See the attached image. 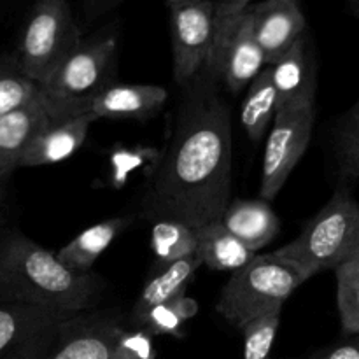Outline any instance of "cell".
Returning <instances> with one entry per match:
<instances>
[{"label":"cell","mask_w":359,"mask_h":359,"mask_svg":"<svg viewBox=\"0 0 359 359\" xmlns=\"http://www.w3.org/2000/svg\"><path fill=\"white\" fill-rule=\"evenodd\" d=\"M335 156L340 184L359 179V102L340 119L335 135Z\"/></svg>","instance_id":"d4e9b609"},{"label":"cell","mask_w":359,"mask_h":359,"mask_svg":"<svg viewBox=\"0 0 359 359\" xmlns=\"http://www.w3.org/2000/svg\"><path fill=\"white\" fill-rule=\"evenodd\" d=\"M167 97V90L154 84H109L95 98L91 114L97 119H147L161 111Z\"/></svg>","instance_id":"9a60e30c"},{"label":"cell","mask_w":359,"mask_h":359,"mask_svg":"<svg viewBox=\"0 0 359 359\" xmlns=\"http://www.w3.org/2000/svg\"><path fill=\"white\" fill-rule=\"evenodd\" d=\"M72 316L21 302H0V359H41Z\"/></svg>","instance_id":"9c48e42d"},{"label":"cell","mask_w":359,"mask_h":359,"mask_svg":"<svg viewBox=\"0 0 359 359\" xmlns=\"http://www.w3.org/2000/svg\"><path fill=\"white\" fill-rule=\"evenodd\" d=\"M83 42L67 0H37L18 46V69L42 84Z\"/></svg>","instance_id":"8992f818"},{"label":"cell","mask_w":359,"mask_h":359,"mask_svg":"<svg viewBox=\"0 0 359 359\" xmlns=\"http://www.w3.org/2000/svg\"><path fill=\"white\" fill-rule=\"evenodd\" d=\"M280 326V314L262 316L241 326L244 359H269Z\"/></svg>","instance_id":"4316f807"},{"label":"cell","mask_w":359,"mask_h":359,"mask_svg":"<svg viewBox=\"0 0 359 359\" xmlns=\"http://www.w3.org/2000/svg\"><path fill=\"white\" fill-rule=\"evenodd\" d=\"M337 304L346 335H359V286L337 284Z\"/></svg>","instance_id":"f1b7e54d"},{"label":"cell","mask_w":359,"mask_h":359,"mask_svg":"<svg viewBox=\"0 0 359 359\" xmlns=\"http://www.w3.org/2000/svg\"><path fill=\"white\" fill-rule=\"evenodd\" d=\"M198 233V258L202 265L212 270H231L237 272L242 266L258 256L249 245L238 237H235L221 219L210 221L203 226L196 228Z\"/></svg>","instance_id":"ac0fdd59"},{"label":"cell","mask_w":359,"mask_h":359,"mask_svg":"<svg viewBox=\"0 0 359 359\" xmlns=\"http://www.w3.org/2000/svg\"><path fill=\"white\" fill-rule=\"evenodd\" d=\"M102 280L95 273L70 270L21 233L0 241V302H21L76 316L97 304Z\"/></svg>","instance_id":"7a4b0ae2"},{"label":"cell","mask_w":359,"mask_h":359,"mask_svg":"<svg viewBox=\"0 0 359 359\" xmlns=\"http://www.w3.org/2000/svg\"><path fill=\"white\" fill-rule=\"evenodd\" d=\"M221 221L256 252L269 245L280 230V219L265 200H231Z\"/></svg>","instance_id":"e0dca14e"},{"label":"cell","mask_w":359,"mask_h":359,"mask_svg":"<svg viewBox=\"0 0 359 359\" xmlns=\"http://www.w3.org/2000/svg\"><path fill=\"white\" fill-rule=\"evenodd\" d=\"M95 121L97 118L93 114L49 121L32 140L20 167H48L70 158L83 146L88 130Z\"/></svg>","instance_id":"5bb4252c"},{"label":"cell","mask_w":359,"mask_h":359,"mask_svg":"<svg viewBox=\"0 0 359 359\" xmlns=\"http://www.w3.org/2000/svg\"><path fill=\"white\" fill-rule=\"evenodd\" d=\"M314 118V104L277 112L263 154L259 195L265 202L279 195L290 174L304 156L311 142Z\"/></svg>","instance_id":"ba28073f"},{"label":"cell","mask_w":359,"mask_h":359,"mask_svg":"<svg viewBox=\"0 0 359 359\" xmlns=\"http://www.w3.org/2000/svg\"><path fill=\"white\" fill-rule=\"evenodd\" d=\"M347 6H349L351 13L359 20V0H347Z\"/></svg>","instance_id":"836d02e7"},{"label":"cell","mask_w":359,"mask_h":359,"mask_svg":"<svg viewBox=\"0 0 359 359\" xmlns=\"http://www.w3.org/2000/svg\"><path fill=\"white\" fill-rule=\"evenodd\" d=\"M270 69L279 97V111L314 104L316 63L309 35H304L283 58L270 65Z\"/></svg>","instance_id":"4fadbf2b"},{"label":"cell","mask_w":359,"mask_h":359,"mask_svg":"<svg viewBox=\"0 0 359 359\" xmlns=\"http://www.w3.org/2000/svg\"><path fill=\"white\" fill-rule=\"evenodd\" d=\"M128 217H112V219H105L102 223L93 224L88 230L81 231L69 244L63 245L56 252V256L63 265H67L74 272H90L95 262L104 255L105 249L116 241V237L128 226Z\"/></svg>","instance_id":"d6986e66"},{"label":"cell","mask_w":359,"mask_h":359,"mask_svg":"<svg viewBox=\"0 0 359 359\" xmlns=\"http://www.w3.org/2000/svg\"><path fill=\"white\" fill-rule=\"evenodd\" d=\"M6 181L7 179L0 177V203L4 202V196H6Z\"/></svg>","instance_id":"e575fe53"},{"label":"cell","mask_w":359,"mask_h":359,"mask_svg":"<svg viewBox=\"0 0 359 359\" xmlns=\"http://www.w3.org/2000/svg\"><path fill=\"white\" fill-rule=\"evenodd\" d=\"M358 221L359 203L349 186L340 184L328 203L307 221L302 233L276 252L309 280L319 272L335 270L347 258Z\"/></svg>","instance_id":"5b68a950"},{"label":"cell","mask_w":359,"mask_h":359,"mask_svg":"<svg viewBox=\"0 0 359 359\" xmlns=\"http://www.w3.org/2000/svg\"><path fill=\"white\" fill-rule=\"evenodd\" d=\"M265 67V53L255 37L252 16L249 9L245 16L238 21L214 74L221 77L231 95H238L263 72Z\"/></svg>","instance_id":"7c38bea8"},{"label":"cell","mask_w":359,"mask_h":359,"mask_svg":"<svg viewBox=\"0 0 359 359\" xmlns=\"http://www.w3.org/2000/svg\"><path fill=\"white\" fill-rule=\"evenodd\" d=\"M168 4H175V2H182V0H167Z\"/></svg>","instance_id":"d590c367"},{"label":"cell","mask_w":359,"mask_h":359,"mask_svg":"<svg viewBox=\"0 0 359 359\" xmlns=\"http://www.w3.org/2000/svg\"><path fill=\"white\" fill-rule=\"evenodd\" d=\"M252 28L266 65L283 58L304 35H307V18L300 0H263L251 6Z\"/></svg>","instance_id":"8fae6325"},{"label":"cell","mask_w":359,"mask_h":359,"mask_svg":"<svg viewBox=\"0 0 359 359\" xmlns=\"http://www.w3.org/2000/svg\"><path fill=\"white\" fill-rule=\"evenodd\" d=\"M353 256H359V221H358L356 230H354L353 241H351L349 251H347V258H353Z\"/></svg>","instance_id":"d6a6232c"},{"label":"cell","mask_w":359,"mask_h":359,"mask_svg":"<svg viewBox=\"0 0 359 359\" xmlns=\"http://www.w3.org/2000/svg\"><path fill=\"white\" fill-rule=\"evenodd\" d=\"M170 6L174 79L179 86L198 76L209 63L216 37L214 0H182Z\"/></svg>","instance_id":"52a82bcc"},{"label":"cell","mask_w":359,"mask_h":359,"mask_svg":"<svg viewBox=\"0 0 359 359\" xmlns=\"http://www.w3.org/2000/svg\"><path fill=\"white\" fill-rule=\"evenodd\" d=\"M337 284L340 286H359V256H353L335 269Z\"/></svg>","instance_id":"4dcf8cb0"},{"label":"cell","mask_w":359,"mask_h":359,"mask_svg":"<svg viewBox=\"0 0 359 359\" xmlns=\"http://www.w3.org/2000/svg\"><path fill=\"white\" fill-rule=\"evenodd\" d=\"M279 112V97L273 84L272 69L266 65L249 86L241 111V121L249 139L258 142L272 128Z\"/></svg>","instance_id":"44dd1931"},{"label":"cell","mask_w":359,"mask_h":359,"mask_svg":"<svg viewBox=\"0 0 359 359\" xmlns=\"http://www.w3.org/2000/svg\"><path fill=\"white\" fill-rule=\"evenodd\" d=\"M111 359H158L153 335L144 330H121Z\"/></svg>","instance_id":"83f0119b"},{"label":"cell","mask_w":359,"mask_h":359,"mask_svg":"<svg viewBox=\"0 0 359 359\" xmlns=\"http://www.w3.org/2000/svg\"><path fill=\"white\" fill-rule=\"evenodd\" d=\"M121 330L118 312H81L63 323L41 359H111Z\"/></svg>","instance_id":"30bf717a"},{"label":"cell","mask_w":359,"mask_h":359,"mask_svg":"<svg viewBox=\"0 0 359 359\" xmlns=\"http://www.w3.org/2000/svg\"><path fill=\"white\" fill-rule=\"evenodd\" d=\"M311 359H359V335H351L346 342L319 351Z\"/></svg>","instance_id":"f546056e"},{"label":"cell","mask_w":359,"mask_h":359,"mask_svg":"<svg viewBox=\"0 0 359 359\" xmlns=\"http://www.w3.org/2000/svg\"><path fill=\"white\" fill-rule=\"evenodd\" d=\"M41 98V84L18 69L16 58L13 63H0V116L27 107Z\"/></svg>","instance_id":"cb8c5ba5"},{"label":"cell","mask_w":359,"mask_h":359,"mask_svg":"<svg viewBox=\"0 0 359 359\" xmlns=\"http://www.w3.org/2000/svg\"><path fill=\"white\" fill-rule=\"evenodd\" d=\"M51 121L41 100L0 116V177L20 168L23 154L39 132Z\"/></svg>","instance_id":"2e32d148"},{"label":"cell","mask_w":359,"mask_h":359,"mask_svg":"<svg viewBox=\"0 0 359 359\" xmlns=\"http://www.w3.org/2000/svg\"><path fill=\"white\" fill-rule=\"evenodd\" d=\"M198 314V304L189 297H179L170 302L149 309L146 314L135 319L137 328L144 330L149 335L182 337V330L188 321Z\"/></svg>","instance_id":"603a6c76"},{"label":"cell","mask_w":359,"mask_h":359,"mask_svg":"<svg viewBox=\"0 0 359 359\" xmlns=\"http://www.w3.org/2000/svg\"><path fill=\"white\" fill-rule=\"evenodd\" d=\"M84 2V11H86V16L90 20L93 18L102 16V14L109 13L111 9H114L116 6L123 2V0H83Z\"/></svg>","instance_id":"1f68e13d"},{"label":"cell","mask_w":359,"mask_h":359,"mask_svg":"<svg viewBox=\"0 0 359 359\" xmlns=\"http://www.w3.org/2000/svg\"><path fill=\"white\" fill-rule=\"evenodd\" d=\"M151 249L160 269L198 252L196 228L177 219H158L151 228Z\"/></svg>","instance_id":"7402d4cb"},{"label":"cell","mask_w":359,"mask_h":359,"mask_svg":"<svg viewBox=\"0 0 359 359\" xmlns=\"http://www.w3.org/2000/svg\"><path fill=\"white\" fill-rule=\"evenodd\" d=\"M200 265H202V262H200L198 255H195L160 269L156 276L147 280L146 286L140 291L139 298L133 304V321L139 319L142 314H146L149 309L156 307V305L170 302L174 298L184 297L186 287L191 283Z\"/></svg>","instance_id":"ffe728a7"},{"label":"cell","mask_w":359,"mask_h":359,"mask_svg":"<svg viewBox=\"0 0 359 359\" xmlns=\"http://www.w3.org/2000/svg\"><path fill=\"white\" fill-rule=\"evenodd\" d=\"M305 277L277 252L258 255L252 262L233 272L221 291L216 311L230 325L241 328L262 316L280 314L283 305Z\"/></svg>","instance_id":"277c9868"},{"label":"cell","mask_w":359,"mask_h":359,"mask_svg":"<svg viewBox=\"0 0 359 359\" xmlns=\"http://www.w3.org/2000/svg\"><path fill=\"white\" fill-rule=\"evenodd\" d=\"M252 6V0H214V23H216V37H214L212 55H210L207 69L216 70L221 55L226 48L228 41L233 35L238 21L245 16Z\"/></svg>","instance_id":"484cf974"},{"label":"cell","mask_w":359,"mask_h":359,"mask_svg":"<svg viewBox=\"0 0 359 359\" xmlns=\"http://www.w3.org/2000/svg\"><path fill=\"white\" fill-rule=\"evenodd\" d=\"M221 77L205 69L182 88L172 133L158 154L142 198L149 219L193 228L221 219L231 195V114Z\"/></svg>","instance_id":"6da1fadb"},{"label":"cell","mask_w":359,"mask_h":359,"mask_svg":"<svg viewBox=\"0 0 359 359\" xmlns=\"http://www.w3.org/2000/svg\"><path fill=\"white\" fill-rule=\"evenodd\" d=\"M114 34H104L83 41L65 62L41 86L42 104L51 121L91 114L95 98L111 84L116 58Z\"/></svg>","instance_id":"3957f363"}]
</instances>
